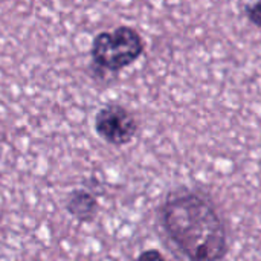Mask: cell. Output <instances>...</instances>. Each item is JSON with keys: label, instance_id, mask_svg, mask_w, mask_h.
<instances>
[{"label": "cell", "instance_id": "5b68a950", "mask_svg": "<svg viewBox=\"0 0 261 261\" xmlns=\"http://www.w3.org/2000/svg\"><path fill=\"white\" fill-rule=\"evenodd\" d=\"M245 15L251 24L261 29V0H254L245 6Z\"/></svg>", "mask_w": 261, "mask_h": 261}, {"label": "cell", "instance_id": "277c9868", "mask_svg": "<svg viewBox=\"0 0 261 261\" xmlns=\"http://www.w3.org/2000/svg\"><path fill=\"white\" fill-rule=\"evenodd\" d=\"M66 208L80 222H90L96 216L98 202L90 193H87L84 190H78L70 194V197L66 203Z\"/></svg>", "mask_w": 261, "mask_h": 261}, {"label": "cell", "instance_id": "3957f363", "mask_svg": "<svg viewBox=\"0 0 261 261\" xmlns=\"http://www.w3.org/2000/svg\"><path fill=\"white\" fill-rule=\"evenodd\" d=\"M139 124L135 115L119 104H109L102 107L95 116V132L110 145H127L136 133Z\"/></svg>", "mask_w": 261, "mask_h": 261}, {"label": "cell", "instance_id": "6da1fadb", "mask_svg": "<svg viewBox=\"0 0 261 261\" xmlns=\"http://www.w3.org/2000/svg\"><path fill=\"white\" fill-rule=\"evenodd\" d=\"M170 245L191 261H217L228 254V231L214 203L193 191L171 194L159 208Z\"/></svg>", "mask_w": 261, "mask_h": 261}, {"label": "cell", "instance_id": "7a4b0ae2", "mask_svg": "<svg viewBox=\"0 0 261 261\" xmlns=\"http://www.w3.org/2000/svg\"><path fill=\"white\" fill-rule=\"evenodd\" d=\"M145 50L142 35L132 26H118L112 32H99L92 43L95 66L109 72H119L136 63Z\"/></svg>", "mask_w": 261, "mask_h": 261}, {"label": "cell", "instance_id": "8992f818", "mask_svg": "<svg viewBox=\"0 0 261 261\" xmlns=\"http://www.w3.org/2000/svg\"><path fill=\"white\" fill-rule=\"evenodd\" d=\"M138 258H139V260H164L165 257H164V254L159 252L158 249H150V251H145V252L139 254Z\"/></svg>", "mask_w": 261, "mask_h": 261}]
</instances>
